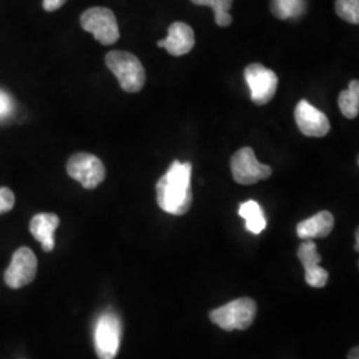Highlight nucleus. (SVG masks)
I'll return each mask as SVG.
<instances>
[{
  "label": "nucleus",
  "instance_id": "7ed1b4c3",
  "mask_svg": "<svg viewBox=\"0 0 359 359\" xmlns=\"http://www.w3.org/2000/svg\"><path fill=\"white\" fill-rule=\"evenodd\" d=\"M257 305L252 298H238L210 311V321L222 330H246L256 318Z\"/></svg>",
  "mask_w": 359,
  "mask_h": 359
},
{
  "label": "nucleus",
  "instance_id": "9d476101",
  "mask_svg": "<svg viewBox=\"0 0 359 359\" xmlns=\"http://www.w3.org/2000/svg\"><path fill=\"white\" fill-rule=\"evenodd\" d=\"M294 118L299 130L309 137H323L330 130L327 116L309 103L308 100H301L297 104Z\"/></svg>",
  "mask_w": 359,
  "mask_h": 359
},
{
  "label": "nucleus",
  "instance_id": "5701e85b",
  "mask_svg": "<svg viewBox=\"0 0 359 359\" xmlns=\"http://www.w3.org/2000/svg\"><path fill=\"white\" fill-rule=\"evenodd\" d=\"M358 353V347H354L348 354V359H359Z\"/></svg>",
  "mask_w": 359,
  "mask_h": 359
},
{
  "label": "nucleus",
  "instance_id": "423d86ee",
  "mask_svg": "<svg viewBox=\"0 0 359 359\" xmlns=\"http://www.w3.org/2000/svg\"><path fill=\"white\" fill-rule=\"evenodd\" d=\"M67 173L71 179L79 181L86 189L97 188L107 176L103 161L90 154L71 156L67 163Z\"/></svg>",
  "mask_w": 359,
  "mask_h": 359
},
{
  "label": "nucleus",
  "instance_id": "f257e3e1",
  "mask_svg": "<svg viewBox=\"0 0 359 359\" xmlns=\"http://www.w3.org/2000/svg\"><path fill=\"white\" fill-rule=\"evenodd\" d=\"M192 164L175 160L164 176L157 181L158 206L173 216L188 213L193 203Z\"/></svg>",
  "mask_w": 359,
  "mask_h": 359
},
{
  "label": "nucleus",
  "instance_id": "f3484780",
  "mask_svg": "<svg viewBox=\"0 0 359 359\" xmlns=\"http://www.w3.org/2000/svg\"><path fill=\"white\" fill-rule=\"evenodd\" d=\"M338 105L342 115L347 118H355L359 115V83L353 80L348 88L341 92L338 97Z\"/></svg>",
  "mask_w": 359,
  "mask_h": 359
},
{
  "label": "nucleus",
  "instance_id": "9b49d317",
  "mask_svg": "<svg viewBox=\"0 0 359 359\" xmlns=\"http://www.w3.org/2000/svg\"><path fill=\"white\" fill-rule=\"evenodd\" d=\"M298 258L305 269V280L311 287H323L327 280V270L320 266L322 257L317 252V245L311 240H305L298 248Z\"/></svg>",
  "mask_w": 359,
  "mask_h": 359
},
{
  "label": "nucleus",
  "instance_id": "0eeeda50",
  "mask_svg": "<svg viewBox=\"0 0 359 359\" xmlns=\"http://www.w3.org/2000/svg\"><path fill=\"white\" fill-rule=\"evenodd\" d=\"M231 175L241 185H253L261 180L269 179L271 168L257 160L252 148L245 147L233 154L231 160Z\"/></svg>",
  "mask_w": 359,
  "mask_h": 359
},
{
  "label": "nucleus",
  "instance_id": "1a4fd4ad",
  "mask_svg": "<svg viewBox=\"0 0 359 359\" xmlns=\"http://www.w3.org/2000/svg\"><path fill=\"white\" fill-rule=\"evenodd\" d=\"M38 259L35 253L28 248H19L13 253L11 264L4 271L6 285L11 289H20L36 277Z\"/></svg>",
  "mask_w": 359,
  "mask_h": 359
},
{
  "label": "nucleus",
  "instance_id": "4468645a",
  "mask_svg": "<svg viewBox=\"0 0 359 359\" xmlns=\"http://www.w3.org/2000/svg\"><path fill=\"white\" fill-rule=\"evenodd\" d=\"M334 228V216L327 212L322 210L316 216L304 219L297 225V234L301 240H313V238H323L327 237Z\"/></svg>",
  "mask_w": 359,
  "mask_h": 359
},
{
  "label": "nucleus",
  "instance_id": "20e7f679",
  "mask_svg": "<svg viewBox=\"0 0 359 359\" xmlns=\"http://www.w3.org/2000/svg\"><path fill=\"white\" fill-rule=\"evenodd\" d=\"M121 321L114 311L103 313L95 326V350L99 359H115L121 344Z\"/></svg>",
  "mask_w": 359,
  "mask_h": 359
},
{
  "label": "nucleus",
  "instance_id": "dca6fc26",
  "mask_svg": "<svg viewBox=\"0 0 359 359\" xmlns=\"http://www.w3.org/2000/svg\"><path fill=\"white\" fill-rule=\"evenodd\" d=\"M270 10L280 20L295 19L306 11V0H270Z\"/></svg>",
  "mask_w": 359,
  "mask_h": 359
},
{
  "label": "nucleus",
  "instance_id": "a211bd4d",
  "mask_svg": "<svg viewBox=\"0 0 359 359\" xmlns=\"http://www.w3.org/2000/svg\"><path fill=\"white\" fill-rule=\"evenodd\" d=\"M196 6H208L215 13V20L219 27H229L231 25V15L229 10L233 0H192Z\"/></svg>",
  "mask_w": 359,
  "mask_h": 359
},
{
  "label": "nucleus",
  "instance_id": "4be33fe9",
  "mask_svg": "<svg viewBox=\"0 0 359 359\" xmlns=\"http://www.w3.org/2000/svg\"><path fill=\"white\" fill-rule=\"evenodd\" d=\"M67 0H43V8L48 13H53L65 6Z\"/></svg>",
  "mask_w": 359,
  "mask_h": 359
},
{
  "label": "nucleus",
  "instance_id": "f8f14e48",
  "mask_svg": "<svg viewBox=\"0 0 359 359\" xmlns=\"http://www.w3.org/2000/svg\"><path fill=\"white\" fill-rule=\"evenodd\" d=\"M196 44L192 27L187 23L176 22L169 26L168 36L157 41L160 48H165L173 56H182L192 51Z\"/></svg>",
  "mask_w": 359,
  "mask_h": 359
},
{
  "label": "nucleus",
  "instance_id": "6ab92c4d",
  "mask_svg": "<svg viewBox=\"0 0 359 359\" xmlns=\"http://www.w3.org/2000/svg\"><path fill=\"white\" fill-rule=\"evenodd\" d=\"M335 11L347 23L358 25L359 0H335Z\"/></svg>",
  "mask_w": 359,
  "mask_h": 359
},
{
  "label": "nucleus",
  "instance_id": "ddd939ff",
  "mask_svg": "<svg viewBox=\"0 0 359 359\" xmlns=\"http://www.w3.org/2000/svg\"><path fill=\"white\" fill-rule=\"evenodd\" d=\"M60 219L53 213H39L29 222V231L40 243L41 249L50 253L55 248V231L57 229Z\"/></svg>",
  "mask_w": 359,
  "mask_h": 359
},
{
  "label": "nucleus",
  "instance_id": "39448f33",
  "mask_svg": "<svg viewBox=\"0 0 359 359\" xmlns=\"http://www.w3.org/2000/svg\"><path fill=\"white\" fill-rule=\"evenodd\" d=\"M80 25L103 46H112L120 38L115 13L105 7H92L83 13Z\"/></svg>",
  "mask_w": 359,
  "mask_h": 359
},
{
  "label": "nucleus",
  "instance_id": "f03ea898",
  "mask_svg": "<svg viewBox=\"0 0 359 359\" xmlns=\"http://www.w3.org/2000/svg\"><path fill=\"white\" fill-rule=\"evenodd\" d=\"M105 65L115 75L120 87L129 93L140 92L145 86V69L142 62L130 52L111 51L105 56Z\"/></svg>",
  "mask_w": 359,
  "mask_h": 359
},
{
  "label": "nucleus",
  "instance_id": "6e6552de",
  "mask_svg": "<svg viewBox=\"0 0 359 359\" xmlns=\"http://www.w3.org/2000/svg\"><path fill=\"white\" fill-rule=\"evenodd\" d=\"M245 80L253 103L265 105L271 102L278 87V77L271 69L258 63L248 65L245 68Z\"/></svg>",
  "mask_w": 359,
  "mask_h": 359
},
{
  "label": "nucleus",
  "instance_id": "2eb2a0df",
  "mask_svg": "<svg viewBox=\"0 0 359 359\" xmlns=\"http://www.w3.org/2000/svg\"><path fill=\"white\" fill-rule=\"evenodd\" d=\"M238 215L244 218L246 229L253 234H259L266 228L265 213L257 201L249 200L243 203L238 209Z\"/></svg>",
  "mask_w": 359,
  "mask_h": 359
},
{
  "label": "nucleus",
  "instance_id": "aec40b11",
  "mask_svg": "<svg viewBox=\"0 0 359 359\" xmlns=\"http://www.w3.org/2000/svg\"><path fill=\"white\" fill-rule=\"evenodd\" d=\"M15 205V196L10 188H0V215L8 213Z\"/></svg>",
  "mask_w": 359,
  "mask_h": 359
},
{
  "label": "nucleus",
  "instance_id": "412c9836",
  "mask_svg": "<svg viewBox=\"0 0 359 359\" xmlns=\"http://www.w3.org/2000/svg\"><path fill=\"white\" fill-rule=\"evenodd\" d=\"M11 109H13V103H11L10 96L0 90V117L8 115L11 112Z\"/></svg>",
  "mask_w": 359,
  "mask_h": 359
}]
</instances>
